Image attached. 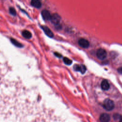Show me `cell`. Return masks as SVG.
I'll return each mask as SVG.
<instances>
[{"mask_svg":"<svg viewBox=\"0 0 122 122\" xmlns=\"http://www.w3.org/2000/svg\"><path fill=\"white\" fill-rule=\"evenodd\" d=\"M101 88L102 90L106 91L108 90L110 88V84L108 81L106 80H103L101 84Z\"/></svg>","mask_w":122,"mask_h":122,"instance_id":"9","label":"cell"},{"mask_svg":"<svg viewBox=\"0 0 122 122\" xmlns=\"http://www.w3.org/2000/svg\"><path fill=\"white\" fill-rule=\"evenodd\" d=\"M103 107L105 110L111 111L114 107V102L110 99H106L103 102Z\"/></svg>","mask_w":122,"mask_h":122,"instance_id":"1","label":"cell"},{"mask_svg":"<svg viewBox=\"0 0 122 122\" xmlns=\"http://www.w3.org/2000/svg\"><path fill=\"white\" fill-rule=\"evenodd\" d=\"M41 15L42 18L45 20H50L51 19V13L49 11L47 10H42L41 11Z\"/></svg>","mask_w":122,"mask_h":122,"instance_id":"6","label":"cell"},{"mask_svg":"<svg viewBox=\"0 0 122 122\" xmlns=\"http://www.w3.org/2000/svg\"><path fill=\"white\" fill-rule=\"evenodd\" d=\"M41 28L43 29L44 32L45 33V34L47 36H48L49 37H51V38L53 37V33L48 27H47L46 26H42Z\"/></svg>","mask_w":122,"mask_h":122,"instance_id":"8","label":"cell"},{"mask_svg":"<svg viewBox=\"0 0 122 122\" xmlns=\"http://www.w3.org/2000/svg\"><path fill=\"white\" fill-rule=\"evenodd\" d=\"M55 55H56V56H57V57H58L59 58H61V57H62V55L61 54L58 53H55Z\"/></svg>","mask_w":122,"mask_h":122,"instance_id":"15","label":"cell"},{"mask_svg":"<svg viewBox=\"0 0 122 122\" xmlns=\"http://www.w3.org/2000/svg\"><path fill=\"white\" fill-rule=\"evenodd\" d=\"M73 68L75 71H80L82 74H84L86 71V67L83 64H80V65L75 64L73 66Z\"/></svg>","mask_w":122,"mask_h":122,"instance_id":"4","label":"cell"},{"mask_svg":"<svg viewBox=\"0 0 122 122\" xmlns=\"http://www.w3.org/2000/svg\"><path fill=\"white\" fill-rule=\"evenodd\" d=\"M22 34L24 37L27 39H29L31 37V33L29 31L27 30H23L22 32Z\"/></svg>","mask_w":122,"mask_h":122,"instance_id":"11","label":"cell"},{"mask_svg":"<svg viewBox=\"0 0 122 122\" xmlns=\"http://www.w3.org/2000/svg\"><path fill=\"white\" fill-rule=\"evenodd\" d=\"M63 60L64 63L65 64L68 65H71V64L72 63V61H71V60H70V59H69L68 58L66 57H65L63 58Z\"/></svg>","mask_w":122,"mask_h":122,"instance_id":"12","label":"cell"},{"mask_svg":"<svg viewBox=\"0 0 122 122\" xmlns=\"http://www.w3.org/2000/svg\"><path fill=\"white\" fill-rule=\"evenodd\" d=\"M96 54L97 58L101 60H104L107 56L106 51L102 48L98 49L96 51Z\"/></svg>","mask_w":122,"mask_h":122,"instance_id":"2","label":"cell"},{"mask_svg":"<svg viewBox=\"0 0 122 122\" xmlns=\"http://www.w3.org/2000/svg\"><path fill=\"white\" fill-rule=\"evenodd\" d=\"M31 5L34 7L39 8L41 6V3L39 0H32L31 1Z\"/></svg>","mask_w":122,"mask_h":122,"instance_id":"10","label":"cell"},{"mask_svg":"<svg viewBox=\"0 0 122 122\" xmlns=\"http://www.w3.org/2000/svg\"><path fill=\"white\" fill-rule=\"evenodd\" d=\"M78 44L79 45L84 48H87L89 46V41L85 39H80L78 41Z\"/></svg>","mask_w":122,"mask_h":122,"instance_id":"5","label":"cell"},{"mask_svg":"<svg viewBox=\"0 0 122 122\" xmlns=\"http://www.w3.org/2000/svg\"><path fill=\"white\" fill-rule=\"evenodd\" d=\"M61 19V16L58 14L54 13L52 15H51L50 20H51V22L53 24L56 25H58L59 24Z\"/></svg>","mask_w":122,"mask_h":122,"instance_id":"3","label":"cell"},{"mask_svg":"<svg viewBox=\"0 0 122 122\" xmlns=\"http://www.w3.org/2000/svg\"><path fill=\"white\" fill-rule=\"evenodd\" d=\"M110 119L109 115L106 113L102 114L100 117V120L101 122H109Z\"/></svg>","mask_w":122,"mask_h":122,"instance_id":"7","label":"cell"},{"mask_svg":"<svg viewBox=\"0 0 122 122\" xmlns=\"http://www.w3.org/2000/svg\"><path fill=\"white\" fill-rule=\"evenodd\" d=\"M118 72L120 74H122V67H121L120 68H119L117 70Z\"/></svg>","mask_w":122,"mask_h":122,"instance_id":"13","label":"cell"},{"mask_svg":"<svg viewBox=\"0 0 122 122\" xmlns=\"http://www.w3.org/2000/svg\"><path fill=\"white\" fill-rule=\"evenodd\" d=\"M10 12H11V13H12V14H15V10L13 9V8H10Z\"/></svg>","mask_w":122,"mask_h":122,"instance_id":"14","label":"cell"}]
</instances>
